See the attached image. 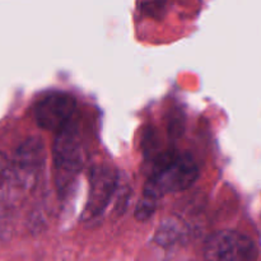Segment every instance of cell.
<instances>
[{
    "label": "cell",
    "instance_id": "cell-7",
    "mask_svg": "<svg viewBox=\"0 0 261 261\" xmlns=\"http://www.w3.org/2000/svg\"><path fill=\"white\" fill-rule=\"evenodd\" d=\"M185 236L182 223L175 218H167L160 224L154 234V242L160 246L170 247L180 242Z\"/></svg>",
    "mask_w": 261,
    "mask_h": 261
},
{
    "label": "cell",
    "instance_id": "cell-10",
    "mask_svg": "<svg viewBox=\"0 0 261 261\" xmlns=\"http://www.w3.org/2000/svg\"><path fill=\"white\" fill-rule=\"evenodd\" d=\"M165 3H144V4H142L143 12L152 15V17H161L162 10H165Z\"/></svg>",
    "mask_w": 261,
    "mask_h": 261
},
{
    "label": "cell",
    "instance_id": "cell-2",
    "mask_svg": "<svg viewBox=\"0 0 261 261\" xmlns=\"http://www.w3.org/2000/svg\"><path fill=\"white\" fill-rule=\"evenodd\" d=\"M56 188L60 193L68 190L83 167V145L74 125L69 124L56 134L53 145Z\"/></svg>",
    "mask_w": 261,
    "mask_h": 261
},
{
    "label": "cell",
    "instance_id": "cell-5",
    "mask_svg": "<svg viewBox=\"0 0 261 261\" xmlns=\"http://www.w3.org/2000/svg\"><path fill=\"white\" fill-rule=\"evenodd\" d=\"M76 109V102L71 94L54 92L46 94L35 106V120L41 129L58 134L66 125Z\"/></svg>",
    "mask_w": 261,
    "mask_h": 261
},
{
    "label": "cell",
    "instance_id": "cell-9",
    "mask_svg": "<svg viewBox=\"0 0 261 261\" xmlns=\"http://www.w3.org/2000/svg\"><path fill=\"white\" fill-rule=\"evenodd\" d=\"M158 200L149 198V196L142 195L140 200L138 201L137 208H135V217L138 221H147L154 214L157 209Z\"/></svg>",
    "mask_w": 261,
    "mask_h": 261
},
{
    "label": "cell",
    "instance_id": "cell-6",
    "mask_svg": "<svg viewBox=\"0 0 261 261\" xmlns=\"http://www.w3.org/2000/svg\"><path fill=\"white\" fill-rule=\"evenodd\" d=\"M117 181L116 173L106 166H97L92 170L88 200L82 212V221L92 222L105 213L116 193Z\"/></svg>",
    "mask_w": 261,
    "mask_h": 261
},
{
    "label": "cell",
    "instance_id": "cell-1",
    "mask_svg": "<svg viewBox=\"0 0 261 261\" xmlns=\"http://www.w3.org/2000/svg\"><path fill=\"white\" fill-rule=\"evenodd\" d=\"M198 177L199 167L190 154L168 150L153 158L143 195L160 200L166 194L188 190Z\"/></svg>",
    "mask_w": 261,
    "mask_h": 261
},
{
    "label": "cell",
    "instance_id": "cell-3",
    "mask_svg": "<svg viewBox=\"0 0 261 261\" xmlns=\"http://www.w3.org/2000/svg\"><path fill=\"white\" fill-rule=\"evenodd\" d=\"M206 261H255L257 247L246 234L232 229H221L209 234L203 246Z\"/></svg>",
    "mask_w": 261,
    "mask_h": 261
},
{
    "label": "cell",
    "instance_id": "cell-8",
    "mask_svg": "<svg viewBox=\"0 0 261 261\" xmlns=\"http://www.w3.org/2000/svg\"><path fill=\"white\" fill-rule=\"evenodd\" d=\"M17 188L20 186L13 171L12 161L0 154V206L12 200Z\"/></svg>",
    "mask_w": 261,
    "mask_h": 261
},
{
    "label": "cell",
    "instance_id": "cell-4",
    "mask_svg": "<svg viewBox=\"0 0 261 261\" xmlns=\"http://www.w3.org/2000/svg\"><path fill=\"white\" fill-rule=\"evenodd\" d=\"M45 144L38 137L28 138L18 147L12 166L20 189L30 190L37 185L45 166Z\"/></svg>",
    "mask_w": 261,
    "mask_h": 261
}]
</instances>
